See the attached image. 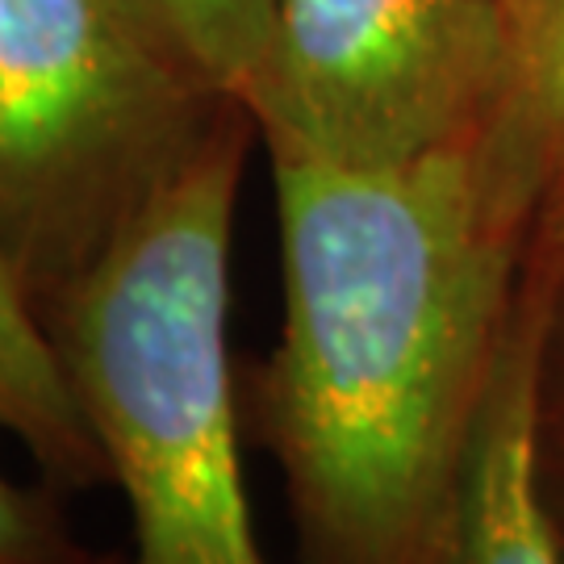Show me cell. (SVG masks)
I'll use <instances>...</instances> for the list:
<instances>
[{
	"label": "cell",
	"mask_w": 564,
	"mask_h": 564,
	"mask_svg": "<svg viewBox=\"0 0 564 564\" xmlns=\"http://www.w3.org/2000/svg\"><path fill=\"white\" fill-rule=\"evenodd\" d=\"M531 247L544 268V318L531 398V464L540 502L564 544V235L535 230Z\"/></svg>",
	"instance_id": "9"
},
{
	"label": "cell",
	"mask_w": 564,
	"mask_h": 564,
	"mask_svg": "<svg viewBox=\"0 0 564 564\" xmlns=\"http://www.w3.org/2000/svg\"><path fill=\"white\" fill-rule=\"evenodd\" d=\"M535 230H552V235H564V214H556V218H547L544 226H535Z\"/></svg>",
	"instance_id": "12"
},
{
	"label": "cell",
	"mask_w": 564,
	"mask_h": 564,
	"mask_svg": "<svg viewBox=\"0 0 564 564\" xmlns=\"http://www.w3.org/2000/svg\"><path fill=\"white\" fill-rule=\"evenodd\" d=\"M235 109L113 0H0V256L42 323Z\"/></svg>",
	"instance_id": "3"
},
{
	"label": "cell",
	"mask_w": 564,
	"mask_h": 564,
	"mask_svg": "<svg viewBox=\"0 0 564 564\" xmlns=\"http://www.w3.org/2000/svg\"><path fill=\"white\" fill-rule=\"evenodd\" d=\"M502 9L514 72L481 142L544 226L564 214V0H502Z\"/></svg>",
	"instance_id": "7"
},
{
	"label": "cell",
	"mask_w": 564,
	"mask_h": 564,
	"mask_svg": "<svg viewBox=\"0 0 564 564\" xmlns=\"http://www.w3.org/2000/svg\"><path fill=\"white\" fill-rule=\"evenodd\" d=\"M184 76L247 105L272 39L276 0H113Z\"/></svg>",
	"instance_id": "8"
},
{
	"label": "cell",
	"mask_w": 564,
	"mask_h": 564,
	"mask_svg": "<svg viewBox=\"0 0 564 564\" xmlns=\"http://www.w3.org/2000/svg\"><path fill=\"white\" fill-rule=\"evenodd\" d=\"M540 318H544V268L531 256L523 305L506 339L473 447L452 564H564V544L540 502L535 464H531Z\"/></svg>",
	"instance_id": "5"
},
{
	"label": "cell",
	"mask_w": 564,
	"mask_h": 564,
	"mask_svg": "<svg viewBox=\"0 0 564 564\" xmlns=\"http://www.w3.org/2000/svg\"><path fill=\"white\" fill-rule=\"evenodd\" d=\"M510 72L502 0H276L242 109L268 160L393 172L481 142Z\"/></svg>",
	"instance_id": "4"
},
{
	"label": "cell",
	"mask_w": 564,
	"mask_h": 564,
	"mask_svg": "<svg viewBox=\"0 0 564 564\" xmlns=\"http://www.w3.org/2000/svg\"><path fill=\"white\" fill-rule=\"evenodd\" d=\"M88 556L63 514L59 485H21L0 468V564H84Z\"/></svg>",
	"instance_id": "10"
},
{
	"label": "cell",
	"mask_w": 564,
	"mask_h": 564,
	"mask_svg": "<svg viewBox=\"0 0 564 564\" xmlns=\"http://www.w3.org/2000/svg\"><path fill=\"white\" fill-rule=\"evenodd\" d=\"M84 564H130V556H121V552H93Z\"/></svg>",
	"instance_id": "11"
},
{
	"label": "cell",
	"mask_w": 564,
	"mask_h": 564,
	"mask_svg": "<svg viewBox=\"0 0 564 564\" xmlns=\"http://www.w3.org/2000/svg\"><path fill=\"white\" fill-rule=\"evenodd\" d=\"M251 134V113L235 109L46 314L130 506V564H268L230 364V230Z\"/></svg>",
	"instance_id": "2"
},
{
	"label": "cell",
	"mask_w": 564,
	"mask_h": 564,
	"mask_svg": "<svg viewBox=\"0 0 564 564\" xmlns=\"http://www.w3.org/2000/svg\"><path fill=\"white\" fill-rule=\"evenodd\" d=\"M0 431L25 444L63 494L109 485V460L63 372L51 330L0 256Z\"/></svg>",
	"instance_id": "6"
},
{
	"label": "cell",
	"mask_w": 564,
	"mask_h": 564,
	"mask_svg": "<svg viewBox=\"0 0 564 564\" xmlns=\"http://www.w3.org/2000/svg\"><path fill=\"white\" fill-rule=\"evenodd\" d=\"M284 323L239 372L297 564H452L535 209L485 142L393 172L272 160Z\"/></svg>",
	"instance_id": "1"
}]
</instances>
